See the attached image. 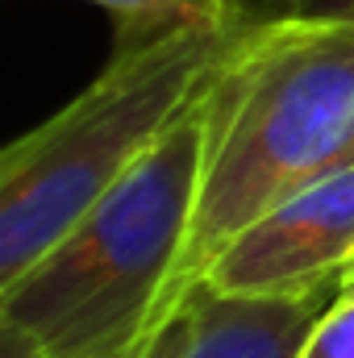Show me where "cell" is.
<instances>
[{
    "label": "cell",
    "mask_w": 354,
    "mask_h": 358,
    "mask_svg": "<svg viewBox=\"0 0 354 358\" xmlns=\"http://www.w3.org/2000/svg\"><path fill=\"white\" fill-rule=\"evenodd\" d=\"M200 155L196 96L100 204L34 267L0 283V358H92L179 300L176 271L192 234Z\"/></svg>",
    "instance_id": "obj_2"
},
{
    "label": "cell",
    "mask_w": 354,
    "mask_h": 358,
    "mask_svg": "<svg viewBox=\"0 0 354 358\" xmlns=\"http://www.w3.org/2000/svg\"><path fill=\"white\" fill-rule=\"evenodd\" d=\"M246 8H250V0H246Z\"/></svg>",
    "instance_id": "obj_11"
},
{
    "label": "cell",
    "mask_w": 354,
    "mask_h": 358,
    "mask_svg": "<svg viewBox=\"0 0 354 358\" xmlns=\"http://www.w3.org/2000/svg\"><path fill=\"white\" fill-rule=\"evenodd\" d=\"M338 292H346V296H354V271L346 275V279H342V287H338Z\"/></svg>",
    "instance_id": "obj_10"
},
{
    "label": "cell",
    "mask_w": 354,
    "mask_h": 358,
    "mask_svg": "<svg viewBox=\"0 0 354 358\" xmlns=\"http://www.w3.org/2000/svg\"><path fill=\"white\" fill-rule=\"evenodd\" d=\"M192 292L179 300H167L134 338H125V342H117V346H108L92 358H179L183 342H187V329H192Z\"/></svg>",
    "instance_id": "obj_7"
},
{
    "label": "cell",
    "mask_w": 354,
    "mask_h": 358,
    "mask_svg": "<svg viewBox=\"0 0 354 358\" xmlns=\"http://www.w3.org/2000/svg\"><path fill=\"white\" fill-rule=\"evenodd\" d=\"M354 267V163L279 200L204 267L200 287L242 300H334Z\"/></svg>",
    "instance_id": "obj_4"
},
{
    "label": "cell",
    "mask_w": 354,
    "mask_h": 358,
    "mask_svg": "<svg viewBox=\"0 0 354 358\" xmlns=\"http://www.w3.org/2000/svg\"><path fill=\"white\" fill-rule=\"evenodd\" d=\"M351 271H354V267H351Z\"/></svg>",
    "instance_id": "obj_12"
},
{
    "label": "cell",
    "mask_w": 354,
    "mask_h": 358,
    "mask_svg": "<svg viewBox=\"0 0 354 358\" xmlns=\"http://www.w3.org/2000/svg\"><path fill=\"white\" fill-rule=\"evenodd\" d=\"M338 17L354 21V0H250V17Z\"/></svg>",
    "instance_id": "obj_9"
},
{
    "label": "cell",
    "mask_w": 354,
    "mask_h": 358,
    "mask_svg": "<svg viewBox=\"0 0 354 358\" xmlns=\"http://www.w3.org/2000/svg\"><path fill=\"white\" fill-rule=\"evenodd\" d=\"M242 25H183L142 42H117L88 88L4 146L0 283L34 267L159 146Z\"/></svg>",
    "instance_id": "obj_3"
},
{
    "label": "cell",
    "mask_w": 354,
    "mask_h": 358,
    "mask_svg": "<svg viewBox=\"0 0 354 358\" xmlns=\"http://www.w3.org/2000/svg\"><path fill=\"white\" fill-rule=\"evenodd\" d=\"M200 113L204 155L176 296L267 208L354 163V21L250 17L204 80Z\"/></svg>",
    "instance_id": "obj_1"
},
{
    "label": "cell",
    "mask_w": 354,
    "mask_h": 358,
    "mask_svg": "<svg viewBox=\"0 0 354 358\" xmlns=\"http://www.w3.org/2000/svg\"><path fill=\"white\" fill-rule=\"evenodd\" d=\"M296 358H354V296L338 292Z\"/></svg>",
    "instance_id": "obj_8"
},
{
    "label": "cell",
    "mask_w": 354,
    "mask_h": 358,
    "mask_svg": "<svg viewBox=\"0 0 354 358\" xmlns=\"http://www.w3.org/2000/svg\"><path fill=\"white\" fill-rule=\"evenodd\" d=\"M330 300H242L196 283L179 358H296Z\"/></svg>",
    "instance_id": "obj_5"
},
{
    "label": "cell",
    "mask_w": 354,
    "mask_h": 358,
    "mask_svg": "<svg viewBox=\"0 0 354 358\" xmlns=\"http://www.w3.org/2000/svg\"><path fill=\"white\" fill-rule=\"evenodd\" d=\"M100 4L113 25H117V42H142L167 29L183 25H213V29H229L250 21L246 0H88Z\"/></svg>",
    "instance_id": "obj_6"
}]
</instances>
